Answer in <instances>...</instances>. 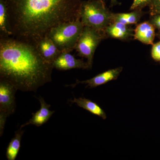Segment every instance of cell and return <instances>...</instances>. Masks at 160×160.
Segmentation results:
<instances>
[{
  "label": "cell",
  "mask_w": 160,
  "mask_h": 160,
  "mask_svg": "<svg viewBox=\"0 0 160 160\" xmlns=\"http://www.w3.org/2000/svg\"><path fill=\"white\" fill-rule=\"evenodd\" d=\"M152 0H133L130 7V10L142 9L144 7L149 6Z\"/></svg>",
  "instance_id": "e0dca14e"
},
{
  "label": "cell",
  "mask_w": 160,
  "mask_h": 160,
  "mask_svg": "<svg viewBox=\"0 0 160 160\" xmlns=\"http://www.w3.org/2000/svg\"><path fill=\"white\" fill-rule=\"evenodd\" d=\"M0 37H12L6 0H0Z\"/></svg>",
  "instance_id": "9a60e30c"
},
{
  "label": "cell",
  "mask_w": 160,
  "mask_h": 160,
  "mask_svg": "<svg viewBox=\"0 0 160 160\" xmlns=\"http://www.w3.org/2000/svg\"><path fill=\"white\" fill-rule=\"evenodd\" d=\"M70 101L72 103H76L80 107L86 109L92 114L100 117L103 119H106L107 118L106 113L104 110L96 103L91 100L85 98H74L73 100H70Z\"/></svg>",
  "instance_id": "4fadbf2b"
},
{
  "label": "cell",
  "mask_w": 160,
  "mask_h": 160,
  "mask_svg": "<svg viewBox=\"0 0 160 160\" xmlns=\"http://www.w3.org/2000/svg\"><path fill=\"white\" fill-rule=\"evenodd\" d=\"M53 65L35 46L12 37H0V79L23 92H36L51 82Z\"/></svg>",
  "instance_id": "7a4b0ae2"
},
{
  "label": "cell",
  "mask_w": 160,
  "mask_h": 160,
  "mask_svg": "<svg viewBox=\"0 0 160 160\" xmlns=\"http://www.w3.org/2000/svg\"><path fill=\"white\" fill-rule=\"evenodd\" d=\"M103 1H104V0H103ZM110 1H111V6L112 7L116 6V5H118V0H110Z\"/></svg>",
  "instance_id": "44dd1931"
},
{
  "label": "cell",
  "mask_w": 160,
  "mask_h": 160,
  "mask_svg": "<svg viewBox=\"0 0 160 160\" xmlns=\"http://www.w3.org/2000/svg\"><path fill=\"white\" fill-rule=\"evenodd\" d=\"M103 32L106 36L121 40L128 39L134 35V30L129 25L118 22L111 23Z\"/></svg>",
  "instance_id": "8fae6325"
},
{
  "label": "cell",
  "mask_w": 160,
  "mask_h": 160,
  "mask_svg": "<svg viewBox=\"0 0 160 160\" xmlns=\"http://www.w3.org/2000/svg\"><path fill=\"white\" fill-rule=\"evenodd\" d=\"M24 131L22 128L15 132L14 137L12 139L6 150V156L8 160H15L17 157L21 147V139Z\"/></svg>",
  "instance_id": "2e32d148"
},
{
  "label": "cell",
  "mask_w": 160,
  "mask_h": 160,
  "mask_svg": "<svg viewBox=\"0 0 160 160\" xmlns=\"http://www.w3.org/2000/svg\"><path fill=\"white\" fill-rule=\"evenodd\" d=\"M149 7L151 15L160 14V0H152Z\"/></svg>",
  "instance_id": "ac0fdd59"
},
{
  "label": "cell",
  "mask_w": 160,
  "mask_h": 160,
  "mask_svg": "<svg viewBox=\"0 0 160 160\" xmlns=\"http://www.w3.org/2000/svg\"><path fill=\"white\" fill-rule=\"evenodd\" d=\"M151 56L155 61L160 62V42L152 45Z\"/></svg>",
  "instance_id": "d6986e66"
},
{
  "label": "cell",
  "mask_w": 160,
  "mask_h": 160,
  "mask_svg": "<svg viewBox=\"0 0 160 160\" xmlns=\"http://www.w3.org/2000/svg\"><path fill=\"white\" fill-rule=\"evenodd\" d=\"M155 36L154 26L149 22L140 23L134 30L135 39L146 45H153Z\"/></svg>",
  "instance_id": "7c38bea8"
},
{
  "label": "cell",
  "mask_w": 160,
  "mask_h": 160,
  "mask_svg": "<svg viewBox=\"0 0 160 160\" xmlns=\"http://www.w3.org/2000/svg\"><path fill=\"white\" fill-rule=\"evenodd\" d=\"M34 45L43 58L51 64L62 52L47 35L41 38Z\"/></svg>",
  "instance_id": "ba28073f"
},
{
  "label": "cell",
  "mask_w": 160,
  "mask_h": 160,
  "mask_svg": "<svg viewBox=\"0 0 160 160\" xmlns=\"http://www.w3.org/2000/svg\"><path fill=\"white\" fill-rule=\"evenodd\" d=\"M18 89L6 80L0 79V135H2L7 118L16 108L15 93Z\"/></svg>",
  "instance_id": "8992f818"
},
{
  "label": "cell",
  "mask_w": 160,
  "mask_h": 160,
  "mask_svg": "<svg viewBox=\"0 0 160 160\" xmlns=\"http://www.w3.org/2000/svg\"><path fill=\"white\" fill-rule=\"evenodd\" d=\"M151 16L149 22L160 31V14L152 15Z\"/></svg>",
  "instance_id": "ffe728a7"
},
{
  "label": "cell",
  "mask_w": 160,
  "mask_h": 160,
  "mask_svg": "<svg viewBox=\"0 0 160 160\" xmlns=\"http://www.w3.org/2000/svg\"></svg>",
  "instance_id": "7402d4cb"
},
{
  "label": "cell",
  "mask_w": 160,
  "mask_h": 160,
  "mask_svg": "<svg viewBox=\"0 0 160 160\" xmlns=\"http://www.w3.org/2000/svg\"><path fill=\"white\" fill-rule=\"evenodd\" d=\"M143 14L142 9H136L128 13H113L112 22H118L126 25L136 24Z\"/></svg>",
  "instance_id": "5bb4252c"
},
{
  "label": "cell",
  "mask_w": 160,
  "mask_h": 160,
  "mask_svg": "<svg viewBox=\"0 0 160 160\" xmlns=\"http://www.w3.org/2000/svg\"><path fill=\"white\" fill-rule=\"evenodd\" d=\"M84 26L78 19L59 24L52 28L47 35L62 52H70L75 49Z\"/></svg>",
  "instance_id": "277c9868"
},
{
  "label": "cell",
  "mask_w": 160,
  "mask_h": 160,
  "mask_svg": "<svg viewBox=\"0 0 160 160\" xmlns=\"http://www.w3.org/2000/svg\"><path fill=\"white\" fill-rule=\"evenodd\" d=\"M38 99L41 104V108L36 112L32 113V117L29 122L22 125L21 128L30 125H34L37 127L42 126L47 122L54 113V111L49 110L50 105L47 104L42 98L40 97L38 98Z\"/></svg>",
  "instance_id": "30bf717a"
},
{
  "label": "cell",
  "mask_w": 160,
  "mask_h": 160,
  "mask_svg": "<svg viewBox=\"0 0 160 160\" xmlns=\"http://www.w3.org/2000/svg\"><path fill=\"white\" fill-rule=\"evenodd\" d=\"M12 37L34 44L61 23L80 19L82 0H6Z\"/></svg>",
  "instance_id": "6da1fadb"
},
{
  "label": "cell",
  "mask_w": 160,
  "mask_h": 160,
  "mask_svg": "<svg viewBox=\"0 0 160 160\" xmlns=\"http://www.w3.org/2000/svg\"><path fill=\"white\" fill-rule=\"evenodd\" d=\"M106 35L103 32L98 31L89 26H84L78 40L75 50L78 55L87 59V62L91 69L93 56L96 49Z\"/></svg>",
  "instance_id": "5b68a950"
},
{
  "label": "cell",
  "mask_w": 160,
  "mask_h": 160,
  "mask_svg": "<svg viewBox=\"0 0 160 160\" xmlns=\"http://www.w3.org/2000/svg\"><path fill=\"white\" fill-rule=\"evenodd\" d=\"M111 12L103 0L82 1L80 9V19L85 26L101 32L112 22Z\"/></svg>",
  "instance_id": "3957f363"
},
{
  "label": "cell",
  "mask_w": 160,
  "mask_h": 160,
  "mask_svg": "<svg viewBox=\"0 0 160 160\" xmlns=\"http://www.w3.org/2000/svg\"><path fill=\"white\" fill-rule=\"evenodd\" d=\"M122 70V67L109 69L86 81H80L77 80L76 83L75 84L73 85L72 84L69 86L74 87L77 84L81 83V84H87V86H86V87H89L91 88H95L98 86L106 84L112 80H116Z\"/></svg>",
  "instance_id": "9c48e42d"
},
{
  "label": "cell",
  "mask_w": 160,
  "mask_h": 160,
  "mask_svg": "<svg viewBox=\"0 0 160 160\" xmlns=\"http://www.w3.org/2000/svg\"><path fill=\"white\" fill-rule=\"evenodd\" d=\"M53 68L59 70H67L74 69H90L87 62L78 59L70 52H62L53 63Z\"/></svg>",
  "instance_id": "52a82bcc"
}]
</instances>
